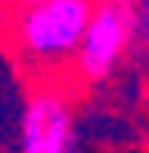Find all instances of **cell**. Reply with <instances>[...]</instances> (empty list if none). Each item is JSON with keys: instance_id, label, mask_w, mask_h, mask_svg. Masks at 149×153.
Masks as SVG:
<instances>
[{"instance_id": "cell-2", "label": "cell", "mask_w": 149, "mask_h": 153, "mask_svg": "<svg viewBox=\"0 0 149 153\" xmlns=\"http://www.w3.org/2000/svg\"><path fill=\"white\" fill-rule=\"evenodd\" d=\"M135 35V4L125 0H104L94 4V14L87 21L83 42L76 52V84H101L118 70L121 56L128 52Z\"/></svg>"}, {"instance_id": "cell-4", "label": "cell", "mask_w": 149, "mask_h": 153, "mask_svg": "<svg viewBox=\"0 0 149 153\" xmlns=\"http://www.w3.org/2000/svg\"><path fill=\"white\" fill-rule=\"evenodd\" d=\"M135 31H139L142 42L149 45V4L146 7H135Z\"/></svg>"}, {"instance_id": "cell-3", "label": "cell", "mask_w": 149, "mask_h": 153, "mask_svg": "<svg viewBox=\"0 0 149 153\" xmlns=\"http://www.w3.org/2000/svg\"><path fill=\"white\" fill-rule=\"evenodd\" d=\"M73 94L69 87H28L21 115V153L73 150Z\"/></svg>"}, {"instance_id": "cell-1", "label": "cell", "mask_w": 149, "mask_h": 153, "mask_svg": "<svg viewBox=\"0 0 149 153\" xmlns=\"http://www.w3.org/2000/svg\"><path fill=\"white\" fill-rule=\"evenodd\" d=\"M90 14V0H24L4 7V45L28 87H69L66 76H76Z\"/></svg>"}]
</instances>
